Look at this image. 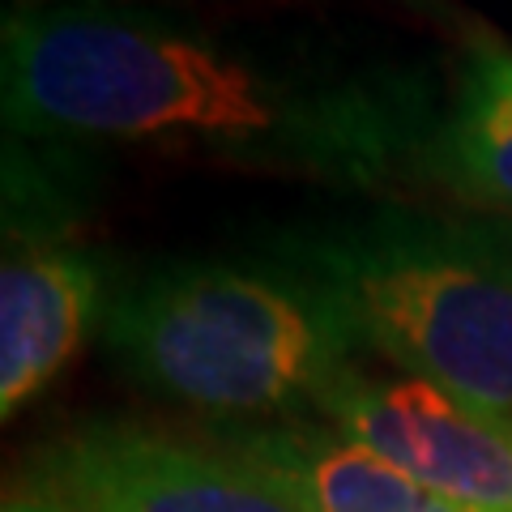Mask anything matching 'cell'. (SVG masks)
<instances>
[{
  "label": "cell",
  "instance_id": "1",
  "mask_svg": "<svg viewBox=\"0 0 512 512\" xmlns=\"http://www.w3.org/2000/svg\"><path fill=\"white\" fill-rule=\"evenodd\" d=\"M5 133L384 188L419 175L444 94L397 64L265 52L150 9L56 0L5 18Z\"/></svg>",
  "mask_w": 512,
  "mask_h": 512
},
{
  "label": "cell",
  "instance_id": "2",
  "mask_svg": "<svg viewBox=\"0 0 512 512\" xmlns=\"http://www.w3.org/2000/svg\"><path fill=\"white\" fill-rule=\"evenodd\" d=\"M269 256L316 282L359 355L512 414V218L380 201L286 227Z\"/></svg>",
  "mask_w": 512,
  "mask_h": 512
},
{
  "label": "cell",
  "instance_id": "3",
  "mask_svg": "<svg viewBox=\"0 0 512 512\" xmlns=\"http://www.w3.org/2000/svg\"><path fill=\"white\" fill-rule=\"evenodd\" d=\"M99 333L128 380L227 427L312 410L359 355L342 312L278 256L154 265L107 295Z\"/></svg>",
  "mask_w": 512,
  "mask_h": 512
},
{
  "label": "cell",
  "instance_id": "4",
  "mask_svg": "<svg viewBox=\"0 0 512 512\" xmlns=\"http://www.w3.org/2000/svg\"><path fill=\"white\" fill-rule=\"evenodd\" d=\"M35 483L90 512H303L274 470L231 444L116 419L47 444Z\"/></svg>",
  "mask_w": 512,
  "mask_h": 512
},
{
  "label": "cell",
  "instance_id": "5",
  "mask_svg": "<svg viewBox=\"0 0 512 512\" xmlns=\"http://www.w3.org/2000/svg\"><path fill=\"white\" fill-rule=\"evenodd\" d=\"M312 414L444 500L470 512H512V414L359 363L316 397Z\"/></svg>",
  "mask_w": 512,
  "mask_h": 512
},
{
  "label": "cell",
  "instance_id": "6",
  "mask_svg": "<svg viewBox=\"0 0 512 512\" xmlns=\"http://www.w3.org/2000/svg\"><path fill=\"white\" fill-rule=\"evenodd\" d=\"M107 274L52 235L5 239L0 265V419L13 423L103 325Z\"/></svg>",
  "mask_w": 512,
  "mask_h": 512
},
{
  "label": "cell",
  "instance_id": "7",
  "mask_svg": "<svg viewBox=\"0 0 512 512\" xmlns=\"http://www.w3.org/2000/svg\"><path fill=\"white\" fill-rule=\"evenodd\" d=\"M218 440L274 470L303 512H470L316 414L227 427Z\"/></svg>",
  "mask_w": 512,
  "mask_h": 512
},
{
  "label": "cell",
  "instance_id": "8",
  "mask_svg": "<svg viewBox=\"0 0 512 512\" xmlns=\"http://www.w3.org/2000/svg\"><path fill=\"white\" fill-rule=\"evenodd\" d=\"M419 175L466 210L512 218V43L487 35L466 47Z\"/></svg>",
  "mask_w": 512,
  "mask_h": 512
},
{
  "label": "cell",
  "instance_id": "9",
  "mask_svg": "<svg viewBox=\"0 0 512 512\" xmlns=\"http://www.w3.org/2000/svg\"><path fill=\"white\" fill-rule=\"evenodd\" d=\"M5 512H90V508L73 504V500H64V495H56V491L35 487V491L9 495V500H5Z\"/></svg>",
  "mask_w": 512,
  "mask_h": 512
},
{
  "label": "cell",
  "instance_id": "10",
  "mask_svg": "<svg viewBox=\"0 0 512 512\" xmlns=\"http://www.w3.org/2000/svg\"><path fill=\"white\" fill-rule=\"evenodd\" d=\"M397 5H410V9H419V13H427V18H431L440 0H397Z\"/></svg>",
  "mask_w": 512,
  "mask_h": 512
},
{
  "label": "cell",
  "instance_id": "11",
  "mask_svg": "<svg viewBox=\"0 0 512 512\" xmlns=\"http://www.w3.org/2000/svg\"><path fill=\"white\" fill-rule=\"evenodd\" d=\"M99 5H103V0H99Z\"/></svg>",
  "mask_w": 512,
  "mask_h": 512
}]
</instances>
